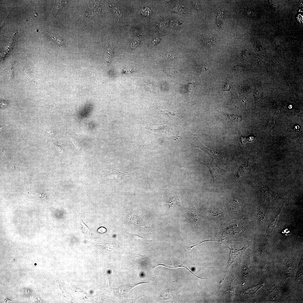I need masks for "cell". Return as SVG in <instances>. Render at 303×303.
<instances>
[{
	"mask_svg": "<svg viewBox=\"0 0 303 303\" xmlns=\"http://www.w3.org/2000/svg\"><path fill=\"white\" fill-rule=\"evenodd\" d=\"M181 200V198L179 196L173 197L171 198L167 203L169 207L171 208L176 206L180 203Z\"/></svg>",
	"mask_w": 303,
	"mask_h": 303,
	"instance_id": "obj_6",
	"label": "cell"
},
{
	"mask_svg": "<svg viewBox=\"0 0 303 303\" xmlns=\"http://www.w3.org/2000/svg\"><path fill=\"white\" fill-rule=\"evenodd\" d=\"M140 275H141V276L143 277L144 276V275L143 273H141Z\"/></svg>",
	"mask_w": 303,
	"mask_h": 303,
	"instance_id": "obj_23",
	"label": "cell"
},
{
	"mask_svg": "<svg viewBox=\"0 0 303 303\" xmlns=\"http://www.w3.org/2000/svg\"><path fill=\"white\" fill-rule=\"evenodd\" d=\"M284 205V203H283L282 205L280 207L279 210L277 211L276 214L275 215V216L274 218L272 219V222H271L270 225H269L268 228L267 230V233H272L273 231V229L276 226L277 222V220L278 219L279 216L280 215L282 209Z\"/></svg>",
	"mask_w": 303,
	"mask_h": 303,
	"instance_id": "obj_4",
	"label": "cell"
},
{
	"mask_svg": "<svg viewBox=\"0 0 303 303\" xmlns=\"http://www.w3.org/2000/svg\"><path fill=\"white\" fill-rule=\"evenodd\" d=\"M231 88V86L228 80H227L226 83L223 88V91H230Z\"/></svg>",
	"mask_w": 303,
	"mask_h": 303,
	"instance_id": "obj_15",
	"label": "cell"
},
{
	"mask_svg": "<svg viewBox=\"0 0 303 303\" xmlns=\"http://www.w3.org/2000/svg\"><path fill=\"white\" fill-rule=\"evenodd\" d=\"M222 114L229 120L236 122H240L242 121L243 118L241 116L234 115H229L225 113H222Z\"/></svg>",
	"mask_w": 303,
	"mask_h": 303,
	"instance_id": "obj_7",
	"label": "cell"
},
{
	"mask_svg": "<svg viewBox=\"0 0 303 303\" xmlns=\"http://www.w3.org/2000/svg\"><path fill=\"white\" fill-rule=\"evenodd\" d=\"M131 238L137 242L141 243H147L151 241L148 240L145 238L137 235L131 233L130 234Z\"/></svg>",
	"mask_w": 303,
	"mask_h": 303,
	"instance_id": "obj_5",
	"label": "cell"
},
{
	"mask_svg": "<svg viewBox=\"0 0 303 303\" xmlns=\"http://www.w3.org/2000/svg\"><path fill=\"white\" fill-rule=\"evenodd\" d=\"M68 134L70 139L74 145L75 146L76 149L77 150L80 149V145L77 138L73 135L70 134L69 133Z\"/></svg>",
	"mask_w": 303,
	"mask_h": 303,
	"instance_id": "obj_9",
	"label": "cell"
},
{
	"mask_svg": "<svg viewBox=\"0 0 303 303\" xmlns=\"http://www.w3.org/2000/svg\"><path fill=\"white\" fill-rule=\"evenodd\" d=\"M112 50L110 47L108 48L107 53V60H110V59L111 58L112 55Z\"/></svg>",
	"mask_w": 303,
	"mask_h": 303,
	"instance_id": "obj_17",
	"label": "cell"
},
{
	"mask_svg": "<svg viewBox=\"0 0 303 303\" xmlns=\"http://www.w3.org/2000/svg\"><path fill=\"white\" fill-rule=\"evenodd\" d=\"M25 75H26L27 77L29 80H31L32 78L31 77V74L28 70L27 69H25L24 70Z\"/></svg>",
	"mask_w": 303,
	"mask_h": 303,
	"instance_id": "obj_19",
	"label": "cell"
},
{
	"mask_svg": "<svg viewBox=\"0 0 303 303\" xmlns=\"http://www.w3.org/2000/svg\"><path fill=\"white\" fill-rule=\"evenodd\" d=\"M217 241V240L216 241V240H205V241H202V242H201L198 244H196V245H195L193 246H191V247H187V248H187L188 249L189 251H190V250L192 248H193V247L196 246H197V245L201 244V243H203L205 242H207V241Z\"/></svg>",
	"mask_w": 303,
	"mask_h": 303,
	"instance_id": "obj_18",
	"label": "cell"
},
{
	"mask_svg": "<svg viewBox=\"0 0 303 303\" xmlns=\"http://www.w3.org/2000/svg\"><path fill=\"white\" fill-rule=\"evenodd\" d=\"M7 75L8 79L10 80L12 79L13 76V69L12 68L9 69L7 72Z\"/></svg>",
	"mask_w": 303,
	"mask_h": 303,
	"instance_id": "obj_16",
	"label": "cell"
},
{
	"mask_svg": "<svg viewBox=\"0 0 303 303\" xmlns=\"http://www.w3.org/2000/svg\"><path fill=\"white\" fill-rule=\"evenodd\" d=\"M299 129H300V127L298 126H296L295 127V128H294V130H295L296 131H299Z\"/></svg>",
	"mask_w": 303,
	"mask_h": 303,
	"instance_id": "obj_22",
	"label": "cell"
},
{
	"mask_svg": "<svg viewBox=\"0 0 303 303\" xmlns=\"http://www.w3.org/2000/svg\"><path fill=\"white\" fill-rule=\"evenodd\" d=\"M134 40V41H133V44H131V47L133 48H134L138 45L139 43V41L138 40Z\"/></svg>",
	"mask_w": 303,
	"mask_h": 303,
	"instance_id": "obj_20",
	"label": "cell"
},
{
	"mask_svg": "<svg viewBox=\"0 0 303 303\" xmlns=\"http://www.w3.org/2000/svg\"><path fill=\"white\" fill-rule=\"evenodd\" d=\"M144 84L145 87L146 89H147L148 90L150 91L151 92H155L157 90H155V87L151 83H149L147 82H145L144 83Z\"/></svg>",
	"mask_w": 303,
	"mask_h": 303,
	"instance_id": "obj_12",
	"label": "cell"
},
{
	"mask_svg": "<svg viewBox=\"0 0 303 303\" xmlns=\"http://www.w3.org/2000/svg\"><path fill=\"white\" fill-rule=\"evenodd\" d=\"M124 171L118 169H114L111 171L102 170L101 172V176L102 179L106 180L117 178L115 175L119 174L124 172Z\"/></svg>",
	"mask_w": 303,
	"mask_h": 303,
	"instance_id": "obj_3",
	"label": "cell"
},
{
	"mask_svg": "<svg viewBox=\"0 0 303 303\" xmlns=\"http://www.w3.org/2000/svg\"><path fill=\"white\" fill-rule=\"evenodd\" d=\"M174 56L172 53H169V54L166 55V58L168 59V60H172L174 58Z\"/></svg>",
	"mask_w": 303,
	"mask_h": 303,
	"instance_id": "obj_21",
	"label": "cell"
},
{
	"mask_svg": "<svg viewBox=\"0 0 303 303\" xmlns=\"http://www.w3.org/2000/svg\"><path fill=\"white\" fill-rule=\"evenodd\" d=\"M194 147H197L206 152L214 162L223 163L226 162V158L221 153L210 149L203 144L197 138H196Z\"/></svg>",
	"mask_w": 303,
	"mask_h": 303,
	"instance_id": "obj_2",
	"label": "cell"
},
{
	"mask_svg": "<svg viewBox=\"0 0 303 303\" xmlns=\"http://www.w3.org/2000/svg\"><path fill=\"white\" fill-rule=\"evenodd\" d=\"M173 11L175 12L179 13L182 14L184 12V7L183 6L180 5H178L173 9Z\"/></svg>",
	"mask_w": 303,
	"mask_h": 303,
	"instance_id": "obj_14",
	"label": "cell"
},
{
	"mask_svg": "<svg viewBox=\"0 0 303 303\" xmlns=\"http://www.w3.org/2000/svg\"><path fill=\"white\" fill-rule=\"evenodd\" d=\"M255 183L258 188L262 198L264 200L283 199L284 197L273 191L261 179H256Z\"/></svg>",
	"mask_w": 303,
	"mask_h": 303,
	"instance_id": "obj_1",
	"label": "cell"
},
{
	"mask_svg": "<svg viewBox=\"0 0 303 303\" xmlns=\"http://www.w3.org/2000/svg\"><path fill=\"white\" fill-rule=\"evenodd\" d=\"M80 229L83 234H89V229L83 221L81 220L80 223Z\"/></svg>",
	"mask_w": 303,
	"mask_h": 303,
	"instance_id": "obj_11",
	"label": "cell"
},
{
	"mask_svg": "<svg viewBox=\"0 0 303 303\" xmlns=\"http://www.w3.org/2000/svg\"><path fill=\"white\" fill-rule=\"evenodd\" d=\"M250 260L249 259H247L246 264L243 270V275L244 276L247 277L249 275V270Z\"/></svg>",
	"mask_w": 303,
	"mask_h": 303,
	"instance_id": "obj_10",
	"label": "cell"
},
{
	"mask_svg": "<svg viewBox=\"0 0 303 303\" xmlns=\"http://www.w3.org/2000/svg\"><path fill=\"white\" fill-rule=\"evenodd\" d=\"M202 41L205 45L209 47H212L214 46V40H209L208 39H202Z\"/></svg>",
	"mask_w": 303,
	"mask_h": 303,
	"instance_id": "obj_13",
	"label": "cell"
},
{
	"mask_svg": "<svg viewBox=\"0 0 303 303\" xmlns=\"http://www.w3.org/2000/svg\"><path fill=\"white\" fill-rule=\"evenodd\" d=\"M236 280L235 277L233 275L232 279V281H231L230 286L229 289L228 290V291L230 293V299L231 300L233 299V298L234 297V292L235 289V283Z\"/></svg>",
	"mask_w": 303,
	"mask_h": 303,
	"instance_id": "obj_8",
	"label": "cell"
}]
</instances>
